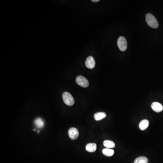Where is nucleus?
<instances>
[{
  "mask_svg": "<svg viewBox=\"0 0 163 163\" xmlns=\"http://www.w3.org/2000/svg\"><path fill=\"white\" fill-rule=\"evenodd\" d=\"M86 149L89 152H93L97 149V145L95 143H89L86 146Z\"/></svg>",
  "mask_w": 163,
  "mask_h": 163,
  "instance_id": "9",
  "label": "nucleus"
},
{
  "mask_svg": "<svg viewBox=\"0 0 163 163\" xmlns=\"http://www.w3.org/2000/svg\"><path fill=\"white\" fill-rule=\"evenodd\" d=\"M104 146L107 147V148H113L115 147V144L112 141L106 140L103 142Z\"/></svg>",
  "mask_w": 163,
  "mask_h": 163,
  "instance_id": "12",
  "label": "nucleus"
},
{
  "mask_svg": "<svg viewBox=\"0 0 163 163\" xmlns=\"http://www.w3.org/2000/svg\"><path fill=\"white\" fill-rule=\"evenodd\" d=\"M102 153L107 156H112L114 155V151L111 149L105 148L102 150Z\"/></svg>",
  "mask_w": 163,
  "mask_h": 163,
  "instance_id": "13",
  "label": "nucleus"
},
{
  "mask_svg": "<svg viewBox=\"0 0 163 163\" xmlns=\"http://www.w3.org/2000/svg\"><path fill=\"white\" fill-rule=\"evenodd\" d=\"M68 133L69 137L72 140H75L79 136V132L78 131V129L74 127H72L69 129Z\"/></svg>",
  "mask_w": 163,
  "mask_h": 163,
  "instance_id": "5",
  "label": "nucleus"
},
{
  "mask_svg": "<svg viewBox=\"0 0 163 163\" xmlns=\"http://www.w3.org/2000/svg\"><path fill=\"white\" fill-rule=\"evenodd\" d=\"M149 125V122L146 119L143 120L140 122L139 124V128L141 130H145L148 127Z\"/></svg>",
  "mask_w": 163,
  "mask_h": 163,
  "instance_id": "8",
  "label": "nucleus"
},
{
  "mask_svg": "<svg viewBox=\"0 0 163 163\" xmlns=\"http://www.w3.org/2000/svg\"><path fill=\"white\" fill-rule=\"evenodd\" d=\"M76 82L78 85L83 87H88L89 84L88 80L83 76H78L76 78Z\"/></svg>",
  "mask_w": 163,
  "mask_h": 163,
  "instance_id": "4",
  "label": "nucleus"
},
{
  "mask_svg": "<svg viewBox=\"0 0 163 163\" xmlns=\"http://www.w3.org/2000/svg\"><path fill=\"white\" fill-rule=\"evenodd\" d=\"M95 64L96 63L94 58L91 56L88 57L85 62V65L87 67L90 69H93L95 67Z\"/></svg>",
  "mask_w": 163,
  "mask_h": 163,
  "instance_id": "6",
  "label": "nucleus"
},
{
  "mask_svg": "<svg viewBox=\"0 0 163 163\" xmlns=\"http://www.w3.org/2000/svg\"><path fill=\"white\" fill-rule=\"evenodd\" d=\"M148 160L146 157L144 156L139 157L135 159L134 163H148Z\"/></svg>",
  "mask_w": 163,
  "mask_h": 163,
  "instance_id": "14",
  "label": "nucleus"
},
{
  "mask_svg": "<svg viewBox=\"0 0 163 163\" xmlns=\"http://www.w3.org/2000/svg\"><path fill=\"white\" fill-rule=\"evenodd\" d=\"M62 97L64 101L67 105L72 106L74 103L75 101L74 97H72L71 94L68 92H65L63 93Z\"/></svg>",
  "mask_w": 163,
  "mask_h": 163,
  "instance_id": "2",
  "label": "nucleus"
},
{
  "mask_svg": "<svg viewBox=\"0 0 163 163\" xmlns=\"http://www.w3.org/2000/svg\"><path fill=\"white\" fill-rule=\"evenodd\" d=\"M106 116V114L103 112H97L95 113L94 116V119L95 120L97 121L103 119Z\"/></svg>",
  "mask_w": 163,
  "mask_h": 163,
  "instance_id": "10",
  "label": "nucleus"
},
{
  "mask_svg": "<svg viewBox=\"0 0 163 163\" xmlns=\"http://www.w3.org/2000/svg\"><path fill=\"white\" fill-rule=\"evenodd\" d=\"M152 108L154 111L156 112H160L163 110V106L158 102H154L152 104Z\"/></svg>",
  "mask_w": 163,
  "mask_h": 163,
  "instance_id": "7",
  "label": "nucleus"
},
{
  "mask_svg": "<svg viewBox=\"0 0 163 163\" xmlns=\"http://www.w3.org/2000/svg\"><path fill=\"white\" fill-rule=\"evenodd\" d=\"M92 1L93 2H99V0H92Z\"/></svg>",
  "mask_w": 163,
  "mask_h": 163,
  "instance_id": "15",
  "label": "nucleus"
},
{
  "mask_svg": "<svg viewBox=\"0 0 163 163\" xmlns=\"http://www.w3.org/2000/svg\"><path fill=\"white\" fill-rule=\"evenodd\" d=\"M117 45L122 51H125L127 48V42L126 40L123 36H120L117 41Z\"/></svg>",
  "mask_w": 163,
  "mask_h": 163,
  "instance_id": "3",
  "label": "nucleus"
},
{
  "mask_svg": "<svg viewBox=\"0 0 163 163\" xmlns=\"http://www.w3.org/2000/svg\"><path fill=\"white\" fill-rule=\"evenodd\" d=\"M34 124L35 126L37 128H43L44 126V122L43 120L41 118H37L34 120Z\"/></svg>",
  "mask_w": 163,
  "mask_h": 163,
  "instance_id": "11",
  "label": "nucleus"
},
{
  "mask_svg": "<svg viewBox=\"0 0 163 163\" xmlns=\"http://www.w3.org/2000/svg\"><path fill=\"white\" fill-rule=\"evenodd\" d=\"M146 20L149 26L152 28L156 29L159 26L158 21L152 14L148 13L146 15Z\"/></svg>",
  "mask_w": 163,
  "mask_h": 163,
  "instance_id": "1",
  "label": "nucleus"
}]
</instances>
